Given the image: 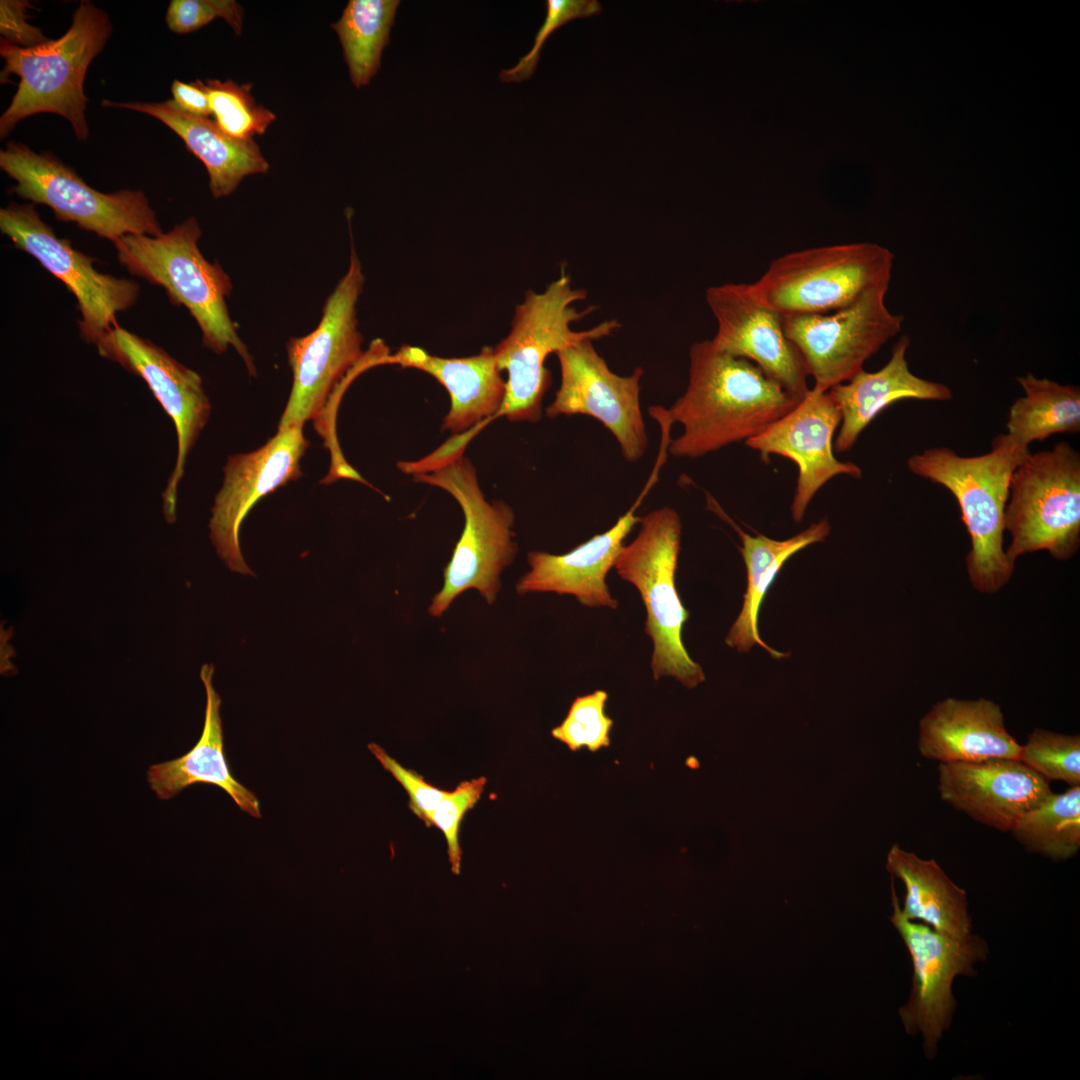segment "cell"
<instances>
[{
    "instance_id": "6da1fadb",
    "label": "cell",
    "mask_w": 1080,
    "mask_h": 1080,
    "mask_svg": "<svg viewBox=\"0 0 1080 1080\" xmlns=\"http://www.w3.org/2000/svg\"><path fill=\"white\" fill-rule=\"evenodd\" d=\"M801 400L754 363L706 339L690 347L684 393L669 409L653 407L651 413L666 426H682L670 454L694 459L757 436Z\"/></svg>"
},
{
    "instance_id": "7a4b0ae2",
    "label": "cell",
    "mask_w": 1080,
    "mask_h": 1080,
    "mask_svg": "<svg viewBox=\"0 0 1080 1080\" xmlns=\"http://www.w3.org/2000/svg\"><path fill=\"white\" fill-rule=\"evenodd\" d=\"M1030 453L1009 434L992 440L982 455L961 456L948 447H932L907 460L915 475L945 487L956 499L971 539L966 556L972 585L994 593L1014 571L1003 549L1004 510L1014 469Z\"/></svg>"
},
{
    "instance_id": "3957f363",
    "label": "cell",
    "mask_w": 1080,
    "mask_h": 1080,
    "mask_svg": "<svg viewBox=\"0 0 1080 1080\" xmlns=\"http://www.w3.org/2000/svg\"><path fill=\"white\" fill-rule=\"evenodd\" d=\"M112 31L105 11L90 1H81L71 26L58 39L30 48L1 39L0 55L4 59L1 82L11 74L19 78L17 90L0 117L1 139L21 120L53 113L65 118L76 138L85 141L89 128L84 80L90 63L102 52Z\"/></svg>"
},
{
    "instance_id": "277c9868",
    "label": "cell",
    "mask_w": 1080,
    "mask_h": 1080,
    "mask_svg": "<svg viewBox=\"0 0 1080 1080\" xmlns=\"http://www.w3.org/2000/svg\"><path fill=\"white\" fill-rule=\"evenodd\" d=\"M586 297L587 291L573 287L564 269L544 291L525 293L515 307L509 333L493 347L499 370L507 372L505 396L496 418L539 421L542 400L551 385V374L545 366L547 357L584 339L610 336L621 326L618 320L609 319L586 330H573L572 323L595 310L594 306L582 311L575 307Z\"/></svg>"
},
{
    "instance_id": "5b68a950",
    "label": "cell",
    "mask_w": 1080,
    "mask_h": 1080,
    "mask_svg": "<svg viewBox=\"0 0 1080 1080\" xmlns=\"http://www.w3.org/2000/svg\"><path fill=\"white\" fill-rule=\"evenodd\" d=\"M201 235L198 221L191 217L160 235L128 234L113 244L128 272L161 286L172 303L190 312L202 332L204 347L221 354L232 346L255 376L253 358L226 304L232 291L230 277L218 262L211 263L202 255Z\"/></svg>"
},
{
    "instance_id": "8992f818",
    "label": "cell",
    "mask_w": 1080,
    "mask_h": 1080,
    "mask_svg": "<svg viewBox=\"0 0 1080 1080\" xmlns=\"http://www.w3.org/2000/svg\"><path fill=\"white\" fill-rule=\"evenodd\" d=\"M640 531L623 545L614 568L639 591L646 608L645 632L653 641L651 668L655 680L672 676L692 689L705 681L702 667L688 654L682 630L689 612L675 585L681 550L679 514L665 506L639 518Z\"/></svg>"
},
{
    "instance_id": "52a82bcc",
    "label": "cell",
    "mask_w": 1080,
    "mask_h": 1080,
    "mask_svg": "<svg viewBox=\"0 0 1080 1080\" xmlns=\"http://www.w3.org/2000/svg\"><path fill=\"white\" fill-rule=\"evenodd\" d=\"M894 254L876 243L825 245L772 260L749 285L752 296L782 317L828 314L889 286Z\"/></svg>"
},
{
    "instance_id": "ba28073f",
    "label": "cell",
    "mask_w": 1080,
    "mask_h": 1080,
    "mask_svg": "<svg viewBox=\"0 0 1080 1080\" xmlns=\"http://www.w3.org/2000/svg\"><path fill=\"white\" fill-rule=\"evenodd\" d=\"M464 450L413 474L417 482L441 488L461 506L465 525L452 557L444 569V584L433 597L429 612L441 616L461 593L476 589L492 604L500 589V574L513 562L514 512L504 501L489 502L478 483L472 462Z\"/></svg>"
},
{
    "instance_id": "9c48e42d",
    "label": "cell",
    "mask_w": 1080,
    "mask_h": 1080,
    "mask_svg": "<svg viewBox=\"0 0 1080 1080\" xmlns=\"http://www.w3.org/2000/svg\"><path fill=\"white\" fill-rule=\"evenodd\" d=\"M0 167L15 180L11 187L14 194L46 205L59 221L73 222L112 243L128 234L163 233L143 191L100 192L52 153H37L23 143L8 142L0 150Z\"/></svg>"
},
{
    "instance_id": "30bf717a",
    "label": "cell",
    "mask_w": 1080,
    "mask_h": 1080,
    "mask_svg": "<svg viewBox=\"0 0 1080 1080\" xmlns=\"http://www.w3.org/2000/svg\"><path fill=\"white\" fill-rule=\"evenodd\" d=\"M1004 510L1011 562L1047 550L1068 560L1080 545V454L1070 443L1029 453L1014 469Z\"/></svg>"
},
{
    "instance_id": "8fae6325",
    "label": "cell",
    "mask_w": 1080,
    "mask_h": 1080,
    "mask_svg": "<svg viewBox=\"0 0 1080 1080\" xmlns=\"http://www.w3.org/2000/svg\"><path fill=\"white\" fill-rule=\"evenodd\" d=\"M363 284L361 263L352 246L348 270L327 298L317 327L286 344L293 382L278 429L317 419L365 358L356 309Z\"/></svg>"
},
{
    "instance_id": "7c38bea8",
    "label": "cell",
    "mask_w": 1080,
    "mask_h": 1080,
    "mask_svg": "<svg viewBox=\"0 0 1080 1080\" xmlns=\"http://www.w3.org/2000/svg\"><path fill=\"white\" fill-rule=\"evenodd\" d=\"M0 230L16 248L33 256L75 296L81 314L80 334L100 351L118 326L116 315L137 301L138 283L99 272L91 256L74 249L68 239L54 233L33 203L12 202L2 207Z\"/></svg>"
},
{
    "instance_id": "4fadbf2b",
    "label": "cell",
    "mask_w": 1080,
    "mask_h": 1080,
    "mask_svg": "<svg viewBox=\"0 0 1080 1080\" xmlns=\"http://www.w3.org/2000/svg\"><path fill=\"white\" fill-rule=\"evenodd\" d=\"M891 894L890 921L905 943L913 965L910 996L900 1007L899 1016L907 1034H921L924 1053L933 1059L957 1006L953 982L959 975H976L974 964L986 960L988 944L978 935L954 938L907 919L901 912L893 879Z\"/></svg>"
},
{
    "instance_id": "5bb4252c",
    "label": "cell",
    "mask_w": 1080,
    "mask_h": 1080,
    "mask_svg": "<svg viewBox=\"0 0 1080 1080\" xmlns=\"http://www.w3.org/2000/svg\"><path fill=\"white\" fill-rule=\"evenodd\" d=\"M889 286L841 310L783 317L787 337L802 355L814 390L827 392L863 370L864 363L902 329L904 318L885 303Z\"/></svg>"
},
{
    "instance_id": "9a60e30c",
    "label": "cell",
    "mask_w": 1080,
    "mask_h": 1080,
    "mask_svg": "<svg viewBox=\"0 0 1080 1080\" xmlns=\"http://www.w3.org/2000/svg\"><path fill=\"white\" fill-rule=\"evenodd\" d=\"M593 339H584L556 353L561 381L545 413L586 415L595 418L617 440L622 456L631 463L643 457L648 437L640 405L644 369L630 375L614 373L597 352Z\"/></svg>"
},
{
    "instance_id": "2e32d148",
    "label": "cell",
    "mask_w": 1080,
    "mask_h": 1080,
    "mask_svg": "<svg viewBox=\"0 0 1080 1080\" xmlns=\"http://www.w3.org/2000/svg\"><path fill=\"white\" fill-rule=\"evenodd\" d=\"M99 354L141 377L173 420L178 452L175 467L163 492V514L168 523H173L176 519L177 488L184 474L187 456L211 412L202 379L158 345L119 325L111 331Z\"/></svg>"
},
{
    "instance_id": "e0dca14e",
    "label": "cell",
    "mask_w": 1080,
    "mask_h": 1080,
    "mask_svg": "<svg viewBox=\"0 0 1080 1080\" xmlns=\"http://www.w3.org/2000/svg\"><path fill=\"white\" fill-rule=\"evenodd\" d=\"M308 446L303 426L295 425L278 429L252 452L228 457L209 527L218 555L232 571L252 574L241 554V523L261 498L302 476L300 460Z\"/></svg>"
},
{
    "instance_id": "ac0fdd59",
    "label": "cell",
    "mask_w": 1080,
    "mask_h": 1080,
    "mask_svg": "<svg viewBox=\"0 0 1080 1080\" xmlns=\"http://www.w3.org/2000/svg\"><path fill=\"white\" fill-rule=\"evenodd\" d=\"M705 298L717 321L711 339L717 349L754 363L798 398L807 395L809 372L780 314L759 303L745 283L710 286Z\"/></svg>"
},
{
    "instance_id": "d6986e66",
    "label": "cell",
    "mask_w": 1080,
    "mask_h": 1080,
    "mask_svg": "<svg viewBox=\"0 0 1080 1080\" xmlns=\"http://www.w3.org/2000/svg\"><path fill=\"white\" fill-rule=\"evenodd\" d=\"M840 422V411L828 392L811 388L794 409L745 441L764 457L779 455L796 463L798 478L791 514L797 523L804 518L816 493L832 478L862 476L859 466L834 455L833 437Z\"/></svg>"
},
{
    "instance_id": "ffe728a7",
    "label": "cell",
    "mask_w": 1080,
    "mask_h": 1080,
    "mask_svg": "<svg viewBox=\"0 0 1080 1080\" xmlns=\"http://www.w3.org/2000/svg\"><path fill=\"white\" fill-rule=\"evenodd\" d=\"M938 790L944 802L999 831H1011L1052 793L1049 780L1009 758L939 763Z\"/></svg>"
},
{
    "instance_id": "44dd1931",
    "label": "cell",
    "mask_w": 1080,
    "mask_h": 1080,
    "mask_svg": "<svg viewBox=\"0 0 1080 1080\" xmlns=\"http://www.w3.org/2000/svg\"><path fill=\"white\" fill-rule=\"evenodd\" d=\"M638 504L629 509L607 531L596 534L564 554L531 551L527 555L530 571L516 585L518 594L554 592L573 595L588 607L616 609L618 602L606 584L624 540L639 522Z\"/></svg>"
},
{
    "instance_id": "7402d4cb",
    "label": "cell",
    "mask_w": 1080,
    "mask_h": 1080,
    "mask_svg": "<svg viewBox=\"0 0 1080 1080\" xmlns=\"http://www.w3.org/2000/svg\"><path fill=\"white\" fill-rule=\"evenodd\" d=\"M1020 746L1007 731L1000 706L984 698H946L919 723V752L939 763L1018 759Z\"/></svg>"
},
{
    "instance_id": "603a6c76",
    "label": "cell",
    "mask_w": 1080,
    "mask_h": 1080,
    "mask_svg": "<svg viewBox=\"0 0 1080 1080\" xmlns=\"http://www.w3.org/2000/svg\"><path fill=\"white\" fill-rule=\"evenodd\" d=\"M386 364L415 368L433 376L448 391L451 407L442 429L457 436L496 418L505 396L506 381L497 366L493 347L463 358H443L402 345Z\"/></svg>"
},
{
    "instance_id": "cb8c5ba5",
    "label": "cell",
    "mask_w": 1080,
    "mask_h": 1080,
    "mask_svg": "<svg viewBox=\"0 0 1080 1080\" xmlns=\"http://www.w3.org/2000/svg\"><path fill=\"white\" fill-rule=\"evenodd\" d=\"M909 345L910 338L901 336L881 369L875 372L863 369L847 382L827 391L841 414L840 429L834 442L836 452L850 450L872 420L897 401L952 399V391L947 385L911 372L906 359Z\"/></svg>"
},
{
    "instance_id": "d4e9b609",
    "label": "cell",
    "mask_w": 1080,
    "mask_h": 1080,
    "mask_svg": "<svg viewBox=\"0 0 1080 1080\" xmlns=\"http://www.w3.org/2000/svg\"><path fill=\"white\" fill-rule=\"evenodd\" d=\"M104 107L125 108L152 116L185 143L204 164L214 198L233 193L249 175L266 173L270 165L254 140L236 139L220 129L214 119L181 110L172 99L164 102H118L104 99Z\"/></svg>"
},
{
    "instance_id": "484cf974",
    "label": "cell",
    "mask_w": 1080,
    "mask_h": 1080,
    "mask_svg": "<svg viewBox=\"0 0 1080 1080\" xmlns=\"http://www.w3.org/2000/svg\"><path fill=\"white\" fill-rule=\"evenodd\" d=\"M214 666L201 667L200 677L206 691L205 720L201 736L184 755L153 764L147 771V781L161 800L170 799L195 783H205L223 789L236 805L249 815L260 818L259 800L232 775L224 752L221 698L212 683Z\"/></svg>"
},
{
    "instance_id": "4316f807",
    "label": "cell",
    "mask_w": 1080,
    "mask_h": 1080,
    "mask_svg": "<svg viewBox=\"0 0 1080 1080\" xmlns=\"http://www.w3.org/2000/svg\"><path fill=\"white\" fill-rule=\"evenodd\" d=\"M708 505L739 535L742 543L739 550L747 572L742 608L729 629L725 643L742 653L748 652L754 645H759L773 658L788 657V654L769 647L760 637L759 610L784 563L805 547L823 542L827 538L831 530L828 520L822 519L812 523L803 531L785 540H775L763 534L757 533L754 536L744 532L711 497H709Z\"/></svg>"
},
{
    "instance_id": "83f0119b",
    "label": "cell",
    "mask_w": 1080,
    "mask_h": 1080,
    "mask_svg": "<svg viewBox=\"0 0 1080 1080\" xmlns=\"http://www.w3.org/2000/svg\"><path fill=\"white\" fill-rule=\"evenodd\" d=\"M886 869L905 886L900 909L907 919L954 938L972 934L966 891L934 859L920 858L894 844L887 854Z\"/></svg>"
},
{
    "instance_id": "f1b7e54d",
    "label": "cell",
    "mask_w": 1080,
    "mask_h": 1080,
    "mask_svg": "<svg viewBox=\"0 0 1080 1080\" xmlns=\"http://www.w3.org/2000/svg\"><path fill=\"white\" fill-rule=\"evenodd\" d=\"M1024 396L1010 407L1007 434L1029 446L1057 433L1080 431V389L1031 373L1017 377Z\"/></svg>"
},
{
    "instance_id": "f546056e",
    "label": "cell",
    "mask_w": 1080,
    "mask_h": 1080,
    "mask_svg": "<svg viewBox=\"0 0 1080 1080\" xmlns=\"http://www.w3.org/2000/svg\"><path fill=\"white\" fill-rule=\"evenodd\" d=\"M399 4V0H350L331 24L356 88L368 85L379 71Z\"/></svg>"
},
{
    "instance_id": "4dcf8cb0",
    "label": "cell",
    "mask_w": 1080,
    "mask_h": 1080,
    "mask_svg": "<svg viewBox=\"0 0 1080 1080\" xmlns=\"http://www.w3.org/2000/svg\"><path fill=\"white\" fill-rule=\"evenodd\" d=\"M1010 832L1028 851L1054 861L1075 856L1080 849V785L1049 794Z\"/></svg>"
},
{
    "instance_id": "1f68e13d",
    "label": "cell",
    "mask_w": 1080,
    "mask_h": 1080,
    "mask_svg": "<svg viewBox=\"0 0 1080 1080\" xmlns=\"http://www.w3.org/2000/svg\"><path fill=\"white\" fill-rule=\"evenodd\" d=\"M209 94L214 121L226 134L240 140H253L263 135L276 115L257 104L251 93V83L239 84L231 79L204 81Z\"/></svg>"
},
{
    "instance_id": "d6a6232c",
    "label": "cell",
    "mask_w": 1080,
    "mask_h": 1080,
    "mask_svg": "<svg viewBox=\"0 0 1080 1080\" xmlns=\"http://www.w3.org/2000/svg\"><path fill=\"white\" fill-rule=\"evenodd\" d=\"M1018 760L1047 780L1080 785V737L1036 728L1020 746Z\"/></svg>"
},
{
    "instance_id": "836d02e7",
    "label": "cell",
    "mask_w": 1080,
    "mask_h": 1080,
    "mask_svg": "<svg viewBox=\"0 0 1080 1080\" xmlns=\"http://www.w3.org/2000/svg\"><path fill=\"white\" fill-rule=\"evenodd\" d=\"M607 699L604 690L576 697L563 721L551 730L553 738L572 752L587 748L595 753L609 747L613 720L605 713Z\"/></svg>"
},
{
    "instance_id": "e575fe53",
    "label": "cell",
    "mask_w": 1080,
    "mask_h": 1080,
    "mask_svg": "<svg viewBox=\"0 0 1080 1080\" xmlns=\"http://www.w3.org/2000/svg\"><path fill=\"white\" fill-rule=\"evenodd\" d=\"M546 17L538 29L530 51L519 59L512 68L502 70L499 78L504 83L521 82L532 76L540 59V52L556 29L577 18H587L599 14L602 6L597 0H547Z\"/></svg>"
},
{
    "instance_id": "d590c367",
    "label": "cell",
    "mask_w": 1080,
    "mask_h": 1080,
    "mask_svg": "<svg viewBox=\"0 0 1080 1080\" xmlns=\"http://www.w3.org/2000/svg\"><path fill=\"white\" fill-rule=\"evenodd\" d=\"M485 777L466 780L459 783L453 791H447L433 811L429 827H436L444 834L452 871L459 874L462 850L459 844V830L467 811L478 802L484 791Z\"/></svg>"
},
{
    "instance_id": "8d00e7d4",
    "label": "cell",
    "mask_w": 1080,
    "mask_h": 1080,
    "mask_svg": "<svg viewBox=\"0 0 1080 1080\" xmlns=\"http://www.w3.org/2000/svg\"><path fill=\"white\" fill-rule=\"evenodd\" d=\"M368 749L383 768L405 789L409 796L408 807L411 812L429 827L431 815L447 791L435 787L417 772L405 768L378 744L370 743Z\"/></svg>"
},
{
    "instance_id": "74e56055",
    "label": "cell",
    "mask_w": 1080,
    "mask_h": 1080,
    "mask_svg": "<svg viewBox=\"0 0 1080 1080\" xmlns=\"http://www.w3.org/2000/svg\"><path fill=\"white\" fill-rule=\"evenodd\" d=\"M28 8H33L28 1H0L1 39L22 48L34 47L49 40L40 28L28 23Z\"/></svg>"
},
{
    "instance_id": "f35d334b",
    "label": "cell",
    "mask_w": 1080,
    "mask_h": 1080,
    "mask_svg": "<svg viewBox=\"0 0 1080 1080\" xmlns=\"http://www.w3.org/2000/svg\"><path fill=\"white\" fill-rule=\"evenodd\" d=\"M217 17L209 0H172L165 20L172 32L186 34L206 26Z\"/></svg>"
},
{
    "instance_id": "ab89813d",
    "label": "cell",
    "mask_w": 1080,
    "mask_h": 1080,
    "mask_svg": "<svg viewBox=\"0 0 1080 1080\" xmlns=\"http://www.w3.org/2000/svg\"><path fill=\"white\" fill-rule=\"evenodd\" d=\"M173 101L183 111L199 117L212 115L209 94L204 81L194 82L174 80L171 85Z\"/></svg>"
},
{
    "instance_id": "60d3db41",
    "label": "cell",
    "mask_w": 1080,
    "mask_h": 1080,
    "mask_svg": "<svg viewBox=\"0 0 1080 1080\" xmlns=\"http://www.w3.org/2000/svg\"><path fill=\"white\" fill-rule=\"evenodd\" d=\"M218 17L223 18L237 35L241 34L244 11L233 0H209Z\"/></svg>"
}]
</instances>
